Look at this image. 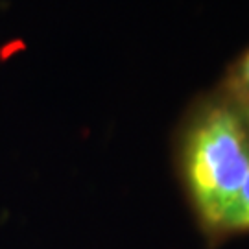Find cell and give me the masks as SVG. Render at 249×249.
Wrapping results in <instances>:
<instances>
[{
	"label": "cell",
	"mask_w": 249,
	"mask_h": 249,
	"mask_svg": "<svg viewBox=\"0 0 249 249\" xmlns=\"http://www.w3.org/2000/svg\"><path fill=\"white\" fill-rule=\"evenodd\" d=\"M185 178L199 214L220 225L249 174V133L238 113L213 107L185 144Z\"/></svg>",
	"instance_id": "obj_1"
},
{
	"label": "cell",
	"mask_w": 249,
	"mask_h": 249,
	"mask_svg": "<svg viewBox=\"0 0 249 249\" xmlns=\"http://www.w3.org/2000/svg\"><path fill=\"white\" fill-rule=\"evenodd\" d=\"M220 225L225 229H240V231L249 229V174Z\"/></svg>",
	"instance_id": "obj_2"
},
{
	"label": "cell",
	"mask_w": 249,
	"mask_h": 249,
	"mask_svg": "<svg viewBox=\"0 0 249 249\" xmlns=\"http://www.w3.org/2000/svg\"><path fill=\"white\" fill-rule=\"evenodd\" d=\"M240 78L244 81V85L249 87V52L246 53V57L240 63Z\"/></svg>",
	"instance_id": "obj_3"
}]
</instances>
